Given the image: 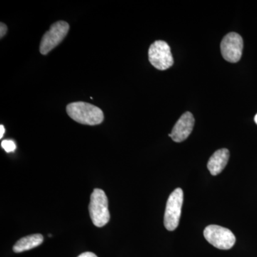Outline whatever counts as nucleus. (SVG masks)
<instances>
[{
    "label": "nucleus",
    "instance_id": "nucleus-1",
    "mask_svg": "<svg viewBox=\"0 0 257 257\" xmlns=\"http://www.w3.org/2000/svg\"><path fill=\"white\" fill-rule=\"evenodd\" d=\"M69 116L79 124L97 125L104 120V114L97 106L83 101L71 103L67 106Z\"/></svg>",
    "mask_w": 257,
    "mask_h": 257
},
{
    "label": "nucleus",
    "instance_id": "nucleus-2",
    "mask_svg": "<svg viewBox=\"0 0 257 257\" xmlns=\"http://www.w3.org/2000/svg\"><path fill=\"white\" fill-rule=\"evenodd\" d=\"M89 211L93 224L97 227H102L109 222L110 214L108 209V199L102 189H95L93 191Z\"/></svg>",
    "mask_w": 257,
    "mask_h": 257
},
{
    "label": "nucleus",
    "instance_id": "nucleus-3",
    "mask_svg": "<svg viewBox=\"0 0 257 257\" xmlns=\"http://www.w3.org/2000/svg\"><path fill=\"white\" fill-rule=\"evenodd\" d=\"M183 201L184 193L181 188L176 189L168 198L166 206L164 224L166 229L169 231H174L178 226Z\"/></svg>",
    "mask_w": 257,
    "mask_h": 257
},
{
    "label": "nucleus",
    "instance_id": "nucleus-4",
    "mask_svg": "<svg viewBox=\"0 0 257 257\" xmlns=\"http://www.w3.org/2000/svg\"><path fill=\"white\" fill-rule=\"evenodd\" d=\"M204 236L208 242L219 249H230L236 242L232 231L218 225L207 226L204 229Z\"/></svg>",
    "mask_w": 257,
    "mask_h": 257
},
{
    "label": "nucleus",
    "instance_id": "nucleus-5",
    "mask_svg": "<svg viewBox=\"0 0 257 257\" xmlns=\"http://www.w3.org/2000/svg\"><path fill=\"white\" fill-rule=\"evenodd\" d=\"M148 55L150 63L159 70H166L173 65L174 59L170 47L166 42L158 40L152 43Z\"/></svg>",
    "mask_w": 257,
    "mask_h": 257
},
{
    "label": "nucleus",
    "instance_id": "nucleus-6",
    "mask_svg": "<svg viewBox=\"0 0 257 257\" xmlns=\"http://www.w3.org/2000/svg\"><path fill=\"white\" fill-rule=\"evenodd\" d=\"M69 24L64 21H59L51 26L42 37L40 50L41 54L46 55L50 51L60 45L68 33Z\"/></svg>",
    "mask_w": 257,
    "mask_h": 257
},
{
    "label": "nucleus",
    "instance_id": "nucleus-7",
    "mask_svg": "<svg viewBox=\"0 0 257 257\" xmlns=\"http://www.w3.org/2000/svg\"><path fill=\"white\" fill-rule=\"evenodd\" d=\"M220 47L224 60L231 63H236L241 60L242 55V37L236 32H230L223 38Z\"/></svg>",
    "mask_w": 257,
    "mask_h": 257
},
{
    "label": "nucleus",
    "instance_id": "nucleus-8",
    "mask_svg": "<svg viewBox=\"0 0 257 257\" xmlns=\"http://www.w3.org/2000/svg\"><path fill=\"white\" fill-rule=\"evenodd\" d=\"M194 118L189 111L184 113L177 121L169 136L175 143H182L189 138L194 125Z\"/></svg>",
    "mask_w": 257,
    "mask_h": 257
},
{
    "label": "nucleus",
    "instance_id": "nucleus-9",
    "mask_svg": "<svg viewBox=\"0 0 257 257\" xmlns=\"http://www.w3.org/2000/svg\"><path fill=\"white\" fill-rule=\"evenodd\" d=\"M229 159V151L227 149H221L213 154L208 162V170L211 175L220 174L227 165Z\"/></svg>",
    "mask_w": 257,
    "mask_h": 257
},
{
    "label": "nucleus",
    "instance_id": "nucleus-10",
    "mask_svg": "<svg viewBox=\"0 0 257 257\" xmlns=\"http://www.w3.org/2000/svg\"><path fill=\"white\" fill-rule=\"evenodd\" d=\"M43 241L44 238L42 234L29 235V236H25L17 241L13 246V251L15 253H21L23 251H28V250L40 246Z\"/></svg>",
    "mask_w": 257,
    "mask_h": 257
},
{
    "label": "nucleus",
    "instance_id": "nucleus-11",
    "mask_svg": "<svg viewBox=\"0 0 257 257\" xmlns=\"http://www.w3.org/2000/svg\"><path fill=\"white\" fill-rule=\"evenodd\" d=\"M1 145L3 150H4L5 152H8V153L15 152V150H16V144H15V142L13 141V140H3V141L2 142Z\"/></svg>",
    "mask_w": 257,
    "mask_h": 257
},
{
    "label": "nucleus",
    "instance_id": "nucleus-12",
    "mask_svg": "<svg viewBox=\"0 0 257 257\" xmlns=\"http://www.w3.org/2000/svg\"><path fill=\"white\" fill-rule=\"evenodd\" d=\"M7 32H8V28H7L6 25L1 23V27H0V37H1V38H3L6 35Z\"/></svg>",
    "mask_w": 257,
    "mask_h": 257
},
{
    "label": "nucleus",
    "instance_id": "nucleus-13",
    "mask_svg": "<svg viewBox=\"0 0 257 257\" xmlns=\"http://www.w3.org/2000/svg\"><path fill=\"white\" fill-rule=\"evenodd\" d=\"M78 257H97V256H96L95 253L87 251V252L82 253Z\"/></svg>",
    "mask_w": 257,
    "mask_h": 257
},
{
    "label": "nucleus",
    "instance_id": "nucleus-14",
    "mask_svg": "<svg viewBox=\"0 0 257 257\" xmlns=\"http://www.w3.org/2000/svg\"><path fill=\"white\" fill-rule=\"evenodd\" d=\"M5 132V126L3 124L0 126V138H3Z\"/></svg>",
    "mask_w": 257,
    "mask_h": 257
},
{
    "label": "nucleus",
    "instance_id": "nucleus-15",
    "mask_svg": "<svg viewBox=\"0 0 257 257\" xmlns=\"http://www.w3.org/2000/svg\"><path fill=\"white\" fill-rule=\"evenodd\" d=\"M254 121H255V122H256V124H257V114L256 115H255Z\"/></svg>",
    "mask_w": 257,
    "mask_h": 257
}]
</instances>
